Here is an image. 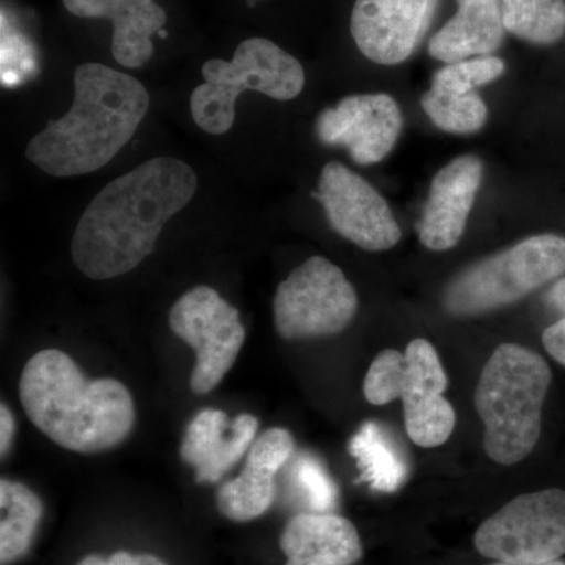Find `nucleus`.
Returning <instances> with one entry per match:
<instances>
[{
  "mask_svg": "<svg viewBox=\"0 0 565 565\" xmlns=\"http://www.w3.org/2000/svg\"><path fill=\"white\" fill-rule=\"evenodd\" d=\"M199 178L189 163L154 158L121 174L82 212L71 256L85 277L110 280L154 252L163 226L192 202Z\"/></svg>",
  "mask_w": 565,
  "mask_h": 565,
  "instance_id": "obj_1",
  "label": "nucleus"
},
{
  "mask_svg": "<svg viewBox=\"0 0 565 565\" xmlns=\"http://www.w3.org/2000/svg\"><path fill=\"white\" fill-rule=\"evenodd\" d=\"M148 109L150 95L136 77L102 63H82L74 73L68 114L32 137L25 158L52 177L96 172L131 141Z\"/></svg>",
  "mask_w": 565,
  "mask_h": 565,
  "instance_id": "obj_2",
  "label": "nucleus"
},
{
  "mask_svg": "<svg viewBox=\"0 0 565 565\" xmlns=\"http://www.w3.org/2000/svg\"><path fill=\"white\" fill-rule=\"evenodd\" d=\"M25 415L54 444L93 455L126 440L136 422L131 393L115 379L87 381L65 352L35 353L21 374Z\"/></svg>",
  "mask_w": 565,
  "mask_h": 565,
  "instance_id": "obj_3",
  "label": "nucleus"
},
{
  "mask_svg": "<svg viewBox=\"0 0 565 565\" xmlns=\"http://www.w3.org/2000/svg\"><path fill=\"white\" fill-rule=\"evenodd\" d=\"M550 384L552 371L537 352L504 343L492 353L476 386L475 407L493 462L515 465L533 452Z\"/></svg>",
  "mask_w": 565,
  "mask_h": 565,
  "instance_id": "obj_4",
  "label": "nucleus"
},
{
  "mask_svg": "<svg viewBox=\"0 0 565 565\" xmlns=\"http://www.w3.org/2000/svg\"><path fill=\"white\" fill-rule=\"evenodd\" d=\"M204 84L191 96L193 121L212 136L233 128L241 93L258 92L277 102H291L305 87L303 66L266 39H248L237 46L233 61L214 58L203 65Z\"/></svg>",
  "mask_w": 565,
  "mask_h": 565,
  "instance_id": "obj_5",
  "label": "nucleus"
},
{
  "mask_svg": "<svg viewBox=\"0 0 565 565\" xmlns=\"http://www.w3.org/2000/svg\"><path fill=\"white\" fill-rule=\"evenodd\" d=\"M565 274V237L537 234L467 267L446 286L445 310L478 316L519 302Z\"/></svg>",
  "mask_w": 565,
  "mask_h": 565,
  "instance_id": "obj_6",
  "label": "nucleus"
},
{
  "mask_svg": "<svg viewBox=\"0 0 565 565\" xmlns=\"http://www.w3.org/2000/svg\"><path fill=\"white\" fill-rule=\"evenodd\" d=\"M475 546L497 563L535 565L565 555V492L545 489L520 494L489 516Z\"/></svg>",
  "mask_w": 565,
  "mask_h": 565,
  "instance_id": "obj_7",
  "label": "nucleus"
},
{
  "mask_svg": "<svg viewBox=\"0 0 565 565\" xmlns=\"http://www.w3.org/2000/svg\"><path fill=\"white\" fill-rule=\"evenodd\" d=\"M359 310V297L337 264L322 256L307 259L278 285L274 321L285 340L343 332Z\"/></svg>",
  "mask_w": 565,
  "mask_h": 565,
  "instance_id": "obj_8",
  "label": "nucleus"
},
{
  "mask_svg": "<svg viewBox=\"0 0 565 565\" xmlns=\"http://www.w3.org/2000/svg\"><path fill=\"white\" fill-rule=\"evenodd\" d=\"M169 322L172 332L196 353L192 392H212L243 349L245 327L239 311L210 286H196L173 305Z\"/></svg>",
  "mask_w": 565,
  "mask_h": 565,
  "instance_id": "obj_9",
  "label": "nucleus"
},
{
  "mask_svg": "<svg viewBox=\"0 0 565 565\" xmlns=\"http://www.w3.org/2000/svg\"><path fill=\"white\" fill-rule=\"evenodd\" d=\"M333 232L367 252H384L399 243V223L373 185L340 162H329L313 193Z\"/></svg>",
  "mask_w": 565,
  "mask_h": 565,
  "instance_id": "obj_10",
  "label": "nucleus"
},
{
  "mask_svg": "<svg viewBox=\"0 0 565 565\" xmlns=\"http://www.w3.org/2000/svg\"><path fill=\"white\" fill-rule=\"evenodd\" d=\"M403 122V111L392 96L355 95L321 111L316 134L323 145L348 148L353 162L371 166L392 152Z\"/></svg>",
  "mask_w": 565,
  "mask_h": 565,
  "instance_id": "obj_11",
  "label": "nucleus"
},
{
  "mask_svg": "<svg viewBox=\"0 0 565 565\" xmlns=\"http://www.w3.org/2000/svg\"><path fill=\"white\" fill-rule=\"evenodd\" d=\"M438 0H356L351 33L371 62L397 65L411 57L429 31Z\"/></svg>",
  "mask_w": 565,
  "mask_h": 565,
  "instance_id": "obj_12",
  "label": "nucleus"
},
{
  "mask_svg": "<svg viewBox=\"0 0 565 565\" xmlns=\"http://www.w3.org/2000/svg\"><path fill=\"white\" fill-rule=\"evenodd\" d=\"M448 384L437 349L416 338L405 352L386 349L375 356L364 377L363 393L370 404L403 399L404 408H408L441 396Z\"/></svg>",
  "mask_w": 565,
  "mask_h": 565,
  "instance_id": "obj_13",
  "label": "nucleus"
},
{
  "mask_svg": "<svg viewBox=\"0 0 565 565\" xmlns=\"http://www.w3.org/2000/svg\"><path fill=\"white\" fill-rule=\"evenodd\" d=\"M482 177L484 163L473 154L456 158L435 174L422 221L416 226L424 247L445 252L459 244Z\"/></svg>",
  "mask_w": 565,
  "mask_h": 565,
  "instance_id": "obj_14",
  "label": "nucleus"
},
{
  "mask_svg": "<svg viewBox=\"0 0 565 565\" xmlns=\"http://www.w3.org/2000/svg\"><path fill=\"white\" fill-rule=\"evenodd\" d=\"M294 438L274 427L253 441L243 473L225 482L217 492V508L233 522H252L269 511L275 500V475L288 463Z\"/></svg>",
  "mask_w": 565,
  "mask_h": 565,
  "instance_id": "obj_15",
  "label": "nucleus"
},
{
  "mask_svg": "<svg viewBox=\"0 0 565 565\" xmlns=\"http://www.w3.org/2000/svg\"><path fill=\"white\" fill-rule=\"evenodd\" d=\"M259 422L253 415H228L217 408H206L193 416L181 444V457L195 470L196 481H221L223 475L248 452Z\"/></svg>",
  "mask_w": 565,
  "mask_h": 565,
  "instance_id": "obj_16",
  "label": "nucleus"
},
{
  "mask_svg": "<svg viewBox=\"0 0 565 565\" xmlns=\"http://www.w3.org/2000/svg\"><path fill=\"white\" fill-rule=\"evenodd\" d=\"M74 17L110 20L114 24L111 55L126 68H140L150 62L154 44L151 36L162 31L166 10L154 0H63Z\"/></svg>",
  "mask_w": 565,
  "mask_h": 565,
  "instance_id": "obj_17",
  "label": "nucleus"
},
{
  "mask_svg": "<svg viewBox=\"0 0 565 565\" xmlns=\"http://www.w3.org/2000/svg\"><path fill=\"white\" fill-rule=\"evenodd\" d=\"M280 548L286 565H352L362 559L359 531L344 516L308 512L289 520Z\"/></svg>",
  "mask_w": 565,
  "mask_h": 565,
  "instance_id": "obj_18",
  "label": "nucleus"
},
{
  "mask_svg": "<svg viewBox=\"0 0 565 565\" xmlns=\"http://www.w3.org/2000/svg\"><path fill=\"white\" fill-rule=\"evenodd\" d=\"M456 17L429 41L430 57L446 63L486 57L504 39L501 0H457Z\"/></svg>",
  "mask_w": 565,
  "mask_h": 565,
  "instance_id": "obj_19",
  "label": "nucleus"
},
{
  "mask_svg": "<svg viewBox=\"0 0 565 565\" xmlns=\"http://www.w3.org/2000/svg\"><path fill=\"white\" fill-rule=\"evenodd\" d=\"M349 452L359 463L362 481L379 492H394L407 479V460L377 423L360 427L349 444Z\"/></svg>",
  "mask_w": 565,
  "mask_h": 565,
  "instance_id": "obj_20",
  "label": "nucleus"
},
{
  "mask_svg": "<svg viewBox=\"0 0 565 565\" xmlns=\"http://www.w3.org/2000/svg\"><path fill=\"white\" fill-rule=\"evenodd\" d=\"M0 561L10 564L31 548L43 516V503L28 486L2 479L0 481Z\"/></svg>",
  "mask_w": 565,
  "mask_h": 565,
  "instance_id": "obj_21",
  "label": "nucleus"
},
{
  "mask_svg": "<svg viewBox=\"0 0 565 565\" xmlns=\"http://www.w3.org/2000/svg\"><path fill=\"white\" fill-rule=\"evenodd\" d=\"M505 31L533 44H553L565 33V0H501Z\"/></svg>",
  "mask_w": 565,
  "mask_h": 565,
  "instance_id": "obj_22",
  "label": "nucleus"
},
{
  "mask_svg": "<svg viewBox=\"0 0 565 565\" xmlns=\"http://www.w3.org/2000/svg\"><path fill=\"white\" fill-rule=\"evenodd\" d=\"M422 106L438 129L451 134H473L484 128L489 110L476 93H445L430 88L424 93Z\"/></svg>",
  "mask_w": 565,
  "mask_h": 565,
  "instance_id": "obj_23",
  "label": "nucleus"
},
{
  "mask_svg": "<svg viewBox=\"0 0 565 565\" xmlns=\"http://www.w3.org/2000/svg\"><path fill=\"white\" fill-rule=\"evenodd\" d=\"M405 430L415 445L437 448L446 444L456 427V412L441 394L427 403L404 408Z\"/></svg>",
  "mask_w": 565,
  "mask_h": 565,
  "instance_id": "obj_24",
  "label": "nucleus"
},
{
  "mask_svg": "<svg viewBox=\"0 0 565 565\" xmlns=\"http://www.w3.org/2000/svg\"><path fill=\"white\" fill-rule=\"evenodd\" d=\"M504 70V62L493 55L448 63L445 68L435 73L433 88L438 92L455 93V95L473 93L475 88L503 76Z\"/></svg>",
  "mask_w": 565,
  "mask_h": 565,
  "instance_id": "obj_25",
  "label": "nucleus"
},
{
  "mask_svg": "<svg viewBox=\"0 0 565 565\" xmlns=\"http://www.w3.org/2000/svg\"><path fill=\"white\" fill-rule=\"evenodd\" d=\"M292 484L315 512H327L337 503L338 489L333 479L316 457L300 455L294 460Z\"/></svg>",
  "mask_w": 565,
  "mask_h": 565,
  "instance_id": "obj_26",
  "label": "nucleus"
},
{
  "mask_svg": "<svg viewBox=\"0 0 565 565\" xmlns=\"http://www.w3.org/2000/svg\"><path fill=\"white\" fill-rule=\"evenodd\" d=\"M77 565H167L162 559L152 555H131V553L118 552L109 559L99 556H87Z\"/></svg>",
  "mask_w": 565,
  "mask_h": 565,
  "instance_id": "obj_27",
  "label": "nucleus"
},
{
  "mask_svg": "<svg viewBox=\"0 0 565 565\" xmlns=\"http://www.w3.org/2000/svg\"><path fill=\"white\" fill-rule=\"evenodd\" d=\"M542 343L545 351L565 366V316L553 326H550L542 334Z\"/></svg>",
  "mask_w": 565,
  "mask_h": 565,
  "instance_id": "obj_28",
  "label": "nucleus"
},
{
  "mask_svg": "<svg viewBox=\"0 0 565 565\" xmlns=\"http://www.w3.org/2000/svg\"><path fill=\"white\" fill-rule=\"evenodd\" d=\"M14 430H17V424H14L13 414L6 404H2V407H0V451H2V457L10 449Z\"/></svg>",
  "mask_w": 565,
  "mask_h": 565,
  "instance_id": "obj_29",
  "label": "nucleus"
},
{
  "mask_svg": "<svg viewBox=\"0 0 565 565\" xmlns=\"http://www.w3.org/2000/svg\"><path fill=\"white\" fill-rule=\"evenodd\" d=\"M545 302L553 308V310L559 311L561 315L565 316V278H561L559 281L555 282L546 292Z\"/></svg>",
  "mask_w": 565,
  "mask_h": 565,
  "instance_id": "obj_30",
  "label": "nucleus"
},
{
  "mask_svg": "<svg viewBox=\"0 0 565 565\" xmlns=\"http://www.w3.org/2000/svg\"><path fill=\"white\" fill-rule=\"evenodd\" d=\"M493 565H522V564L497 563V564H493ZM535 565H565V561L557 559V561H553V563L535 564Z\"/></svg>",
  "mask_w": 565,
  "mask_h": 565,
  "instance_id": "obj_31",
  "label": "nucleus"
},
{
  "mask_svg": "<svg viewBox=\"0 0 565 565\" xmlns=\"http://www.w3.org/2000/svg\"><path fill=\"white\" fill-rule=\"evenodd\" d=\"M258 2H263V0H247V6L255 7L256 3H258Z\"/></svg>",
  "mask_w": 565,
  "mask_h": 565,
  "instance_id": "obj_32",
  "label": "nucleus"
},
{
  "mask_svg": "<svg viewBox=\"0 0 565 565\" xmlns=\"http://www.w3.org/2000/svg\"><path fill=\"white\" fill-rule=\"evenodd\" d=\"M158 35L161 36V39H167V32L163 31V29L162 31H159Z\"/></svg>",
  "mask_w": 565,
  "mask_h": 565,
  "instance_id": "obj_33",
  "label": "nucleus"
}]
</instances>
